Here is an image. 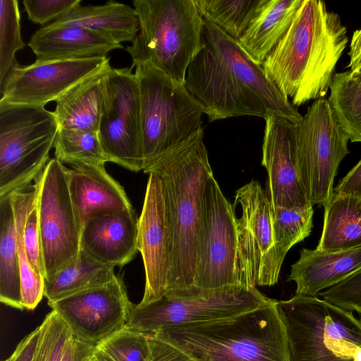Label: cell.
Instances as JSON below:
<instances>
[{
    "instance_id": "obj_22",
    "label": "cell",
    "mask_w": 361,
    "mask_h": 361,
    "mask_svg": "<svg viewBox=\"0 0 361 361\" xmlns=\"http://www.w3.org/2000/svg\"><path fill=\"white\" fill-rule=\"evenodd\" d=\"M68 176L71 200L82 227L99 212L133 209L123 188L104 166L68 169Z\"/></svg>"
},
{
    "instance_id": "obj_37",
    "label": "cell",
    "mask_w": 361,
    "mask_h": 361,
    "mask_svg": "<svg viewBox=\"0 0 361 361\" xmlns=\"http://www.w3.org/2000/svg\"><path fill=\"white\" fill-rule=\"evenodd\" d=\"M37 196L38 191L30 200L25 212L22 224V238L25 252L32 269L36 274L44 278L38 224Z\"/></svg>"
},
{
    "instance_id": "obj_3",
    "label": "cell",
    "mask_w": 361,
    "mask_h": 361,
    "mask_svg": "<svg viewBox=\"0 0 361 361\" xmlns=\"http://www.w3.org/2000/svg\"><path fill=\"white\" fill-rule=\"evenodd\" d=\"M203 128L170 148L143 171L153 172L163 186L172 236V264L165 297H190L202 231L203 192L213 175Z\"/></svg>"
},
{
    "instance_id": "obj_12",
    "label": "cell",
    "mask_w": 361,
    "mask_h": 361,
    "mask_svg": "<svg viewBox=\"0 0 361 361\" xmlns=\"http://www.w3.org/2000/svg\"><path fill=\"white\" fill-rule=\"evenodd\" d=\"M256 288H236L207 295L168 298L134 305L127 326L146 334L231 318L270 301Z\"/></svg>"
},
{
    "instance_id": "obj_30",
    "label": "cell",
    "mask_w": 361,
    "mask_h": 361,
    "mask_svg": "<svg viewBox=\"0 0 361 361\" xmlns=\"http://www.w3.org/2000/svg\"><path fill=\"white\" fill-rule=\"evenodd\" d=\"M11 194L15 212L20 278L21 303L24 310H32L44 296V278L32 269L27 258L22 238V224L26 208L38 191V183Z\"/></svg>"
},
{
    "instance_id": "obj_14",
    "label": "cell",
    "mask_w": 361,
    "mask_h": 361,
    "mask_svg": "<svg viewBox=\"0 0 361 361\" xmlns=\"http://www.w3.org/2000/svg\"><path fill=\"white\" fill-rule=\"evenodd\" d=\"M237 204L241 206L242 216L237 219L236 285L245 289L273 286L276 283L271 271L274 240L271 204L265 190L253 180L236 190Z\"/></svg>"
},
{
    "instance_id": "obj_24",
    "label": "cell",
    "mask_w": 361,
    "mask_h": 361,
    "mask_svg": "<svg viewBox=\"0 0 361 361\" xmlns=\"http://www.w3.org/2000/svg\"><path fill=\"white\" fill-rule=\"evenodd\" d=\"M302 3V0H264L238 41L255 62L262 64L288 30Z\"/></svg>"
},
{
    "instance_id": "obj_48",
    "label": "cell",
    "mask_w": 361,
    "mask_h": 361,
    "mask_svg": "<svg viewBox=\"0 0 361 361\" xmlns=\"http://www.w3.org/2000/svg\"><path fill=\"white\" fill-rule=\"evenodd\" d=\"M89 361H99L97 355H95V353L94 355L92 357V358Z\"/></svg>"
},
{
    "instance_id": "obj_45",
    "label": "cell",
    "mask_w": 361,
    "mask_h": 361,
    "mask_svg": "<svg viewBox=\"0 0 361 361\" xmlns=\"http://www.w3.org/2000/svg\"><path fill=\"white\" fill-rule=\"evenodd\" d=\"M349 76L361 89V64L353 71H347Z\"/></svg>"
},
{
    "instance_id": "obj_46",
    "label": "cell",
    "mask_w": 361,
    "mask_h": 361,
    "mask_svg": "<svg viewBox=\"0 0 361 361\" xmlns=\"http://www.w3.org/2000/svg\"><path fill=\"white\" fill-rule=\"evenodd\" d=\"M353 361H361V347L357 346L353 355Z\"/></svg>"
},
{
    "instance_id": "obj_10",
    "label": "cell",
    "mask_w": 361,
    "mask_h": 361,
    "mask_svg": "<svg viewBox=\"0 0 361 361\" xmlns=\"http://www.w3.org/2000/svg\"><path fill=\"white\" fill-rule=\"evenodd\" d=\"M68 169L53 158L36 178L44 280L75 263L80 252L82 226L71 200Z\"/></svg>"
},
{
    "instance_id": "obj_47",
    "label": "cell",
    "mask_w": 361,
    "mask_h": 361,
    "mask_svg": "<svg viewBox=\"0 0 361 361\" xmlns=\"http://www.w3.org/2000/svg\"><path fill=\"white\" fill-rule=\"evenodd\" d=\"M95 355L99 360V361H113L110 358H109L106 355L103 354L102 353L98 351L97 349L95 350Z\"/></svg>"
},
{
    "instance_id": "obj_31",
    "label": "cell",
    "mask_w": 361,
    "mask_h": 361,
    "mask_svg": "<svg viewBox=\"0 0 361 361\" xmlns=\"http://www.w3.org/2000/svg\"><path fill=\"white\" fill-rule=\"evenodd\" d=\"M202 17L238 41L264 0H194Z\"/></svg>"
},
{
    "instance_id": "obj_41",
    "label": "cell",
    "mask_w": 361,
    "mask_h": 361,
    "mask_svg": "<svg viewBox=\"0 0 361 361\" xmlns=\"http://www.w3.org/2000/svg\"><path fill=\"white\" fill-rule=\"evenodd\" d=\"M40 334L39 326L18 343L11 355L4 361H33Z\"/></svg>"
},
{
    "instance_id": "obj_36",
    "label": "cell",
    "mask_w": 361,
    "mask_h": 361,
    "mask_svg": "<svg viewBox=\"0 0 361 361\" xmlns=\"http://www.w3.org/2000/svg\"><path fill=\"white\" fill-rule=\"evenodd\" d=\"M40 334L33 361H61L73 336L64 320L51 310L39 325Z\"/></svg>"
},
{
    "instance_id": "obj_43",
    "label": "cell",
    "mask_w": 361,
    "mask_h": 361,
    "mask_svg": "<svg viewBox=\"0 0 361 361\" xmlns=\"http://www.w3.org/2000/svg\"><path fill=\"white\" fill-rule=\"evenodd\" d=\"M334 192L361 197V159L339 181Z\"/></svg>"
},
{
    "instance_id": "obj_27",
    "label": "cell",
    "mask_w": 361,
    "mask_h": 361,
    "mask_svg": "<svg viewBox=\"0 0 361 361\" xmlns=\"http://www.w3.org/2000/svg\"><path fill=\"white\" fill-rule=\"evenodd\" d=\"M0 300L23 310L18 235L11 195L0 198Z\"/></svg>"
},
{
    "instance_id": "obj_11",
    "label": "cell",
    "mask_w": 361,
    "mask_h": 361,
    "mask_svg": "<svg viewBox=\"0 0 361 361\" xmlns=\"http://www.w3.org/2000/svg\"><path fill=\"white\" fill-rule=\"evenodd\" d=\"M236 228L233 207L212 175L203 192L202 231L190 297L240 288L235 274Z\"/></svg>"
},
{
    "instance_id": "obj_15",
    "label": "cell",
    "mask_w": 361,
    "mask_h": 361,
    "mask_svg": "<svg viewBox=\"0 0 361 361\" xmlns=\"http://www.w3.org/2000/svg\"><path fill=\"white\" fill-rule=\"evenodd\" d=\"M48 305L73 336L95 347L126 326L134 306L118 276Z\"/></svg>"
},
{
    "instance_id": "obj_6",
    "label": "cell",
    "mask_w": 361,
    "mask_h": 361,
    "mask_svg": "<svg viewBox=\"0 0 361 361\" xmlns=\"http://www.w3.org/2000/svg\"><path fill=\"white\" fill-rule=\"evenodd\" d=\"M283 324L289 361H353L361 347V321L317 296L276 301Z\"/></svg>"
},
{
    "instance_id": "obj_19",
    "label": "cell",
    "mask_w": 361,
    "mask_h": 361,
    "mask_svg": "<svg viewBox=\"0 0 361 361\" xmlns=\"http://www.w3.org/2000/svg\"><path fill=\"white\" fill-rule=\"evenodd\" d=\"M138 220L133 208L93 215L82 227L80 250L106 265L127 264L138 252Z\"/></svg>"
},
{
    "instance_id": "obj_18",
    "label": "cell",
    "mask_w": 361,
    "mask_h": 361,
    "mask_svg": "<svg viewBox=\"0 0 361 361\" xmlns=\"http://www.w3.org/2000/svg\"><path fill=\"white\" fill-rule=\"evenodd\" d=\"M265 120L262 164L267 172L265 192L272 207L313 208L305 192L296 148V125L271 116Z\"/></svg>"
},
{
    "instance_id": "obj_8",
    "label": "cell",
    "mask_w": 361,
    "mask_h": 361,
    "mask_svg": "<svg viewBox=\"0 0 361 361\" xmlns=\"http://www.w3.org/2000/svg\"><path fill=\"white\" fill-rule=\"evenodd\" d=\"M58 130L54 112L45 107L0 100V198L42 173Z\"/></svg>"
},
{
    "instance_id": "obj_42",
    "label": "cell",
    "mask_w": 361,
    "mask_h": 361,
    "mask_svg": "<svg viewBox=\"0 0 361 361\" xmlns=\"http://www.w3.org/2000/svg\"><path fill=\"white\" fill-rule=\"evenodd\" d=\"M96 347L72 336L66 345L61 361H89Z\"/></svg>"
},
{
    "instance_id": "obj_38",
    "label": "cell",
    "mask_w": 361,
    "mask_h": 361,
    "mask_svg": "<svg viewBox=\"0 0 361 361\" xmlns=\"http://www.w3.org/2000/svg\"><path fill=\"white\" fill-rule=\"evenodd\" d=\"M317 296L361 316V269Z\"/></svg>"
},
{
    "instance_id": "obj_2",
    "label": "cell",
    "mask_w": 361,
    "mask_h": 361,
    "mask_svg": "<svg viewBox=\"0 0 361 361\" xmlns=\"http://www.w3.org/2000/svg\"><path fill=\"white\" fill-rule=\"evenodd\" d=\"M339 16L319 0H302L288 30L262 66L268 79L295 106L323 98L348 44Z\"/></svg>"
},
{
    "instance_id": "obj_1",
    "label": "cell",
    "mask_w": 361,
    "mask_h": 361,
    "mask_svg": "<svg viewBox=\"0 0 361 361\" xmlns=\"http://www.w3.org/2000/svg\"><path fill=\"white\" fill-rule=\"evenodd\" d=\"M202 44L188 66L184 85L209 122L242 116L281 117L295 125L302 121L262 66L237 40L205 19Z\"/></svg>"
},
{
    "instance_id": "obj_5",
    "label": "cell",
    "mask_w": 361,
    "mask_h": 361,
    "mask_svg": "<svg viewBox=\"0 0 361 361\" xmlns=\"http://www.w3.org/2000/svg\"><path fill=\"white\" fill-rule=\"evenodd\" d=\"M140 31L127 47L133 63H148L179 84L201 49L203 18L194 0H134Z\"/></svg>"
},
{
    "instance_id": "obj_4",
    "label": "cell",
    "mask_w": 361,
    "mask_h": 361,
    "mask_svg": "<svg viewBox=\"0 0 361 361\" xmlns=\"http://www.w3.org/2000/svg\"><path fill=\"white\" fill-rule=\"evenodd\" d=\"M276 300L235 317L152 334L193 361H289Z\"/></svg>"
},
{
    "instance_id": "obj_39",
    "label": "cell",
    "mask_w": 361,
    "mask_h": 361,
    "mask_svg": "<svg viewBox=\"0 0 361 361\" xmlns=\"http://www.w3.org/2000/svg\"><path fill=\"white\" fill-rule=\"evenodd\" d=\"M81 0H24L28 19L45 26L59 20L80 6Z\"/></svg>"
},
{
    "instance_id": "obj_25",
    "label": "cell",
    "mask_w": 361,
    "mask_h": 361,
    "mask_svg": "<svg viewBox=\"0 0 361 361\" xmlns=\"http://www.w3.org/2000/svg\"><path fill=\"white\" fill-rule=\"evenodd\" d=\"M50 24L80 25L98 32L121 44L125 42H132L140 31L135 9L114 1L97 6L80 5Z\"/></svg>"
},
{
    "instance_id": "obj_9",
    "label": "cell",
    "mask_w": 361,
    "mask_h": 361,
    "mask_svg": "<svg viewBox=\"0 0 361 361\" xmlns=\"http://www.w3.org/2000/svg\"><path fill=\"white\" fill-rule=\"evenodd\" d=\"M350 138L328 99H316L296 125L295 148L303 185L312 206H324L334 193Z\"/></svg>"
},
{
    "instance_id": "obj_23",
    "label": "cell",
    "mask_w": 361,
    "mask_h": 361,
    "mask_svg": "<svg viewBox=\"0 0 361 361\" xmlns=\"http://www.w3.org/2000/svg\"><path fill=\"white\" fill-rule=\"evenodd\" d=\"M109 65L84 80L56 101L53 111L59 128L98 133Z\"/></svg>"
},
{
    "instance_id": "obj_26",
    "label": "cell",
    "mask_w": 361,
    "mask_h": 361,
    "mask_svg": "<svg viewBox=\"0 0 361 361\" xmlns=\"http://www.w3.org/2000/svg\"><path fill=\"white\" fill-rule=\"evenodd\" d=\"M324 224L316 250L336 251L361 245V197L334 192L324 204Z\"/></svg>"
},
{
    "instance_id": "obj_28",
    "label": "cell",
    "mask_w": 361,
    "mask_h": 361,
    "mask_svg": "<svg viewBox=\"0 0 361 361\" xmlns=\"http://www.w3.org/2000/svg\"><path fill=\"white\" fill-rule=\"evenodd\" d=\"M116 276L114 267L100 263L80 250L75 263L44 280V297L48 302L55 301L106 283Z\"/></svg>"
},
{
    "instance_id": "obj_32",
    "label": "cell",
    "mask_w": 361,
    "mask_h": 361,
    "mask_svg": "<svg viewBox=\"0 0 361 361\" xmlns=\"http://www.w3.org/2000/svg\"><path fill=\"white\" fill-rule=\"evenodd\" d=\"M54 148L55 158L73 168L108 162L98 133L59 128Z\"/></svg>"
},
{
    "instance_id": "obj_44",
    "label": "cell",
    "mask_w": 361,
    "mask_h": 361,
    "mask_svg": "<svg viewBox=\"0 0 361 361\" xmlns=\"http://www.w3.org/2000/svg\"><path fill=\"white\" fill-rule=\"evenodd\" d=\"M350 61L348 67L350 71L355 69L361 64V29L354 32L348 52Z\"/></svg>"
},
{
    "instance_id": "obj_21",
    "label": "cell",
    "mask_w": 361,
    "mask_h": 361,
    "mask_svg": "<svg viewBox=\"0 0 361 361\" xmlns=\"http://www.w3.org/2000/svg\"><path fill=\"white\" fill-rule=\"evenodd\" d=\"M360 269L361 245L329 252L302 248L288 281L295 283L296 295L317 296Z\"/></svg>"
},
{
    "instance_id": "obj_34",
    "label": "cell",
    "mask_w": 361,
    "mask_h": 361,
    "mask_svg": "<svg viewBox=\"0 0 361 361\" xmlns=\"http://www.w3.org/2000/svg\"><path fill=\"white\" fill-rule=\"evenodd\" d=\"M20 19L18 1H0V86L16 61V52L25 47Z\"/></svg>"
},
{
    "instance_id": "obj_35",
    "label": "cell",
    "mask_w": 361,
    "mask_h": 361,
    "mask_svg": "<svg viewBox=\"0 0 361 361\" xmlns=\"http://www.w3.org/2000/svg\"><path fill=\"white\" fill-rule=\"evenodd\" d=\"M96 349L113 361H149V334L126 326Z\"/></svg>"
},
{
    "instance_id": "obj_17",
    "label": "cell",
    "mask_w": 361,
    "mask_h": 361,
    "mask_svg": "<svg viewBox=\"0 0 361 361\" xmlns=\"http://www.w3.org/2000/svg\"><path fill=\"white\" fill-rule=\"evenodd\" d=\"M148 175L137 229V249L145 273V291L140 305L165 295L172 264V236L163 186L156 173L149 172Z\"/></svg>"
},
{
    "instance_id": "obj_20",
    "label": "cell",
    "mask_w": 361,
    "mask_h": 361,
    "mask_svg": "<svg viewBox=\"0 0 361 361\" xmlns=\"http://www.w3.org/2000/svg\"><path fill=\"white\" fill-rule=\"evenodd\" d=\"M37 61L107 57L123 45L101 33L75 25L48 24L35 31L27 44Z\"/></svg>"
},
{
    "instance_id": "obj_7",
    "label": "cell",
    "mask_w": 361,
    "mask_h": 361,
    "mask_svg": "<svg viewBox=\"0 0 361 361\" xmlns=\"http://www.w3.org/2000/svg\"><path fill=\"white\" fill-rule=\"evenodd\" d=\"M135 67L140 96L143 170L202 128V109L183 84L148 63ZM142 170V171H143Z\"/></svg>"
},
{
    "instance_id": "obj_13",
    "label": "cell",
    "mask_w": 361,
    "mask_h": 361,
    "mask_svg": "<svg viewBox=\"0 0 361 361\" xmlns=\"http://www.w3.org/2000/svg\"><path fill=\"white\" fill-rule=\"evenodd\" d=\"M133 68H110L98 135L108 162L128 170H143L139 87Z\"/></svg>"
},
{
    "instance_id": "obj_40",
    "label": "cell",
    "mask_w": 361,
    "mask_h": 361,
    "mask_svg": "<svg viewBox=\"0 0 361 361\" xmlns=\"http://www.w3.org/2000/svg\"><path fill=\"white\" fill-rule=\"evenodd\" d=\"M149 361H193L180 349L167 341L149 334Z\"/></svg>"
},
{
    "instance_id": "obj_29",
    "label": "cell",
    "mask_w": 361,
    "mask_h": 361,
    "mask_svg": "<svg viewBox=\"0 0 361 361\" xmlns=\"http://www.w3.org/2000/svg\"><path fill=\"white\" fill-rule=\"evenodd\" d=\"M274 247L271 271L277 283L281 267L288 250L309 236L313 228V208L285 209L271 206Z\"/></svg>"
},
{
    "instance_id": "obj_33",
    "label": "cell",
    "mask_w": 361,
    "mask_h": 361,
    "mask_svg": "<svg viewBox=\"0 0 361 361\" xmlns=\"http://www.w3.org/2000/svg\"><path fill=\"white\" fill-rule=\"evenodd\" d=\"M352 142H361V89L347 71L336 73L328 98Z\"/></svg>"
},
{
    "instance_id": "obj_16",
    "label": "cell",
    "mask_w": 361,
    "mask_h": 361,
    "mask_svg": "<svg viewBox=\"0 0 361 361\" xmlns=\"http://www.w3.org/2000/svg\"><path fill=\"white\" fill-rule=\"evenodd\" d=\"M109 65L107 57L35 61L29 66L16 61L0 86V100L44 107Z\"/></svg>"
}]
</instances>
